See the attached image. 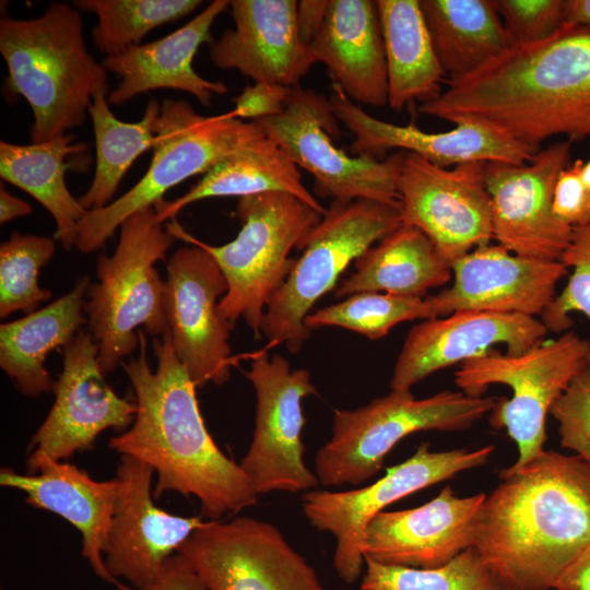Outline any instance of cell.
Wrapping results in <instances>:
<instances>
[{
	"mask_svg": "<svg viewBox=\"0 0 590 590\" xmlns=\"http://www.w3.org/2000/svg\"><path fill=\"white\" fill-rule=\"evenodd\" d=\"M418 110L451 123L474 122L522 144L558 134L590 137V25L565 23L550 37L514 44Z\"/></svg>",
	"mask_w": 590,
	"mask_h": 590,
	"instance_id": "1",
	"label": "cell"
},
{
	"mask_svg": "<svg viewBox=\"0 0 590 590\" xmlns=\"http://www.w3.org/2000/svg\"><path fill=\"white\" fill-rule=\"evenodd\" d=\"M152 350L155 369L148 358L145 333L140 331L138 356L121 364L133 389L135 416L129 428L110 438L109 447L156 472L154 497L166 492L193 496L202 514L213 519L256 505L259 496L241 467L208 432L197 386L168 335L154 338Z\"/></svg>",
	"mask_w": 590,
	"mask_h": 590,
	"instance_id": "2",
	"label": "cell"
},
{
	"mask_svg": "<svg viewBox=\"0 0 590 590\" xmlns=\"http://www.w3.org/2000/svg\"><path fill=\"white\" fill-rule=\"evenodd\" d=\"M485 496L473 532L506 590H551L590 542V465L544 450Z\"/></svg>",
	"mask_w": 590,
	"mask_h": 590,
	"instance_id": "3",
	"label": "cell"
},
{
	"mask_svg": "<svg viewBox=\"0 0 590 590\" xmlns=\"http://www.w3.org/2000/svg\"><path fill=\"white\" fill-rule=\"evenodd\" d=\"M0 52L5 91L32 109V143L81 127L93 96L108 91V71L88 52L82 16L68 3H51L34 19H1Z\"/></svg>",
	"mask_w": 590,
	"mask_h": 590,
	"instance_id": "4",
	"label": "cell"
},
{
	"mask_svg": "<svg viewBox=\"0 0 590 590\" xmlns=\"http://www.w3.org/2000/svg\"><path fill=\"white\" fill-rule=\"evenodd\" d=\"M113 255H99L97 281L90 284L86 330L98 347L104 374L111 373L139 347V332L154 338L167 331L166 283L155 264L166 257L175 237L164 229L153 206L122 222Z\"/></svg>",
	"mask_w": 590,
	"mask_h": 590,
	"instance_id": "5",
	"label": "cell"
},
{
	"mask_svg": "<svg viewBox=\"0 0 590 590\" xmlns=\"http://www.w3.org/2000/svg\"><path fill=\"white\" fill-rule=\"evenodd\" d=\"M156 141L146 173L126 193L105 208L85 211L75 248L88 253L102 248L122 222L151 208L175 186L208 173L226 156L267 135L258 121H244L228 111L198 114L184 99H164Z\"/></svg>",
	"mask_w": 590,
	"mask_h": 590,
	"instance_id": "6",
	"label": "cell"
},
{
	"mask_svg": "<svg viewBox=\"0 0 590 590\" xmlns=\"http://www.w3.org/2000/svg\"><path fill=\"white\" fill-rule=\"evenodd\" d=\"M496 401L460 390L424 399L411 390H391L362 408L335 410L332 436L316 455L315 474L322 486L358 485L378 473L404 437L421 430L468 429L491 413Z\"/></svg>",
	"mask_w": 590,
	"mask_h": 590,
	"instance_id": "7",
	"label": "cell"
},
{
	"mask_svg": "<svg viewBox=\"0 0 590 590\" xmlns=\"http://www.w3.org/2000/svg\"><path fill=\"white\" fill-rule=\"evenodd\" d=\"M236 214L241 228L232 241L212 246L193 239L212 255L227 281L220 315L232 326L241 317L260 338L266 308L295 263L291 251L303 249L323 214L278 191L239 198Z\"/></svg>",
	"mask_w": 590,
	"mask_h": 590,
	"instance_id": "8",
	"label": "cell"
},
{
	"mask_svg": "<svg viewBox=\"0 0 590 590\" xmlns=\"http://www.w3.org/2000/svg\"><path fill=\"white\" fill-rule=\"evenodd\" d=\"M589 365L590 340L570 330L521 354L493 349L467 361L456 370L455 384L460 391L475 398L495 384L511 389V398H497L489 424L495 429L505 428L516 442L518 459L507 469L517 470L545 450L547 414Z\"/></svg>",
	"mask_w": 590,
	"mask_h": 590,
	"instance_id": "9",
	"label": "cell"
},
{
	"mask_svg": "<svg viewBox=\"0 0 590 590\" xmlns=\"http://www.w3.org/2000/svg\"><path fill=\"white\" fill-rule=\"evenodd\" d=\"M399 225L400 205L365 199L332 200L266 308L261 334L269 344L285 343L291 353L298 352L311 334L305 319L312 306L335 287L352 261Z\"/></svg>",
	"mask_w": 590,
	"mask_h": 590,
	"instance_id": "10",
	"label": "cell"
},
{
	"mask_svg": "<svg viewBox=\"0 0 590 590\" xmlns=\"http://www.w3.org/2000/svg\"><path fill=\"white\" fill-rule=\"evenodd\" d=\"M256 121L298 167L314 177L319 196L400 205L397 185L405 152L381 160L350 156L340 150L332 141L340 135L339 120L324 96L293 86L281 114Z\"/></svg>",
	"mask_w": 590,
	"mask_h": 590,
	"instance_id": "11",
	"label": "cell"
},
{
	"mask_svg": "<svg viewBox=\"0 0 590 590\" xmlns=\"http://www.w3.org/2000/svg\"><path fill=\"white\" fill-rule=\"evenodd\" d=\"M494 450L487 445L476 450L432 451L421 444L412 457L387 469L386 474L363 488L332 492L311 489L302 498L309 523L335 539L333 566L341 580L353 583L362 574L363 536L369 521L390 504L417 491L485 464Z\"/></svg>",
	"mask_w": 590,
	"mask_h": 590,
	"instance_id": "12",
	"label": "cell"
},
{
	"mask_svg": "<svg viewBox=\"0 0 590 590\" xmlns=\"http://www.w3.org/2000/svg\"><path fill=\"white\" fill-rule=\"evenodd\" d=\"M166 229L191 244L177 249L166 264V334L197 387L222 386L233 363L228 338L234 326L217 309L227 281L212 255L178 223L173 221Z\"/></svg>",
	"mask_w": 590,
	"mask_h": 590,
	"instance_id": "13",
	"label": "cell"
},
{
	"mask_svg": "<svg viewBox=\"0 0 590 590\" xmlns=\"http://www.w3.org/2000/svg\"><path fill=\"white\" fill-rule=\"evenodd\" d=\"M245 376L256 391V420L251 444L240 461L259 495L270 492H308L319 481L304 460L302 402L317 394L307 369H291L283 356H256Z\"/></svg>",
	"mask_w": 590,
	"mask_h": 590,
	"instance_id": "14",
	"label": "cell"
},
{
	"mask_svg": "<svg viewBox=\"0 0 590 590\" xmlns=\"http://www.w3.org/2000/svg\"><path fill=\"white\" fill-rule=\"evenodd\" d=\"M177 553L208 590H323L282 533L255 518L206 521Z\"/></svg>",
	"mask_w": 590,
	"mask_h": 590,
	"instance_id": "15",
	"label": "cell"
},
{
	"mask_svg": "<svg viewBox=\"0 0 590 590\" xmlns=\"http://www.w3.org/2000/svg\"><path fill=\"white\" fill-rule=\"evenodd\" d=\"M52 391V406L28 446V474L46 461H63L91 449L108 428L121 433L133 423L135 404L106 381L97 344L86 329L62 349V370Z\"/></svg>",
	"mask_w": 590,
	"mask_h": 590,
	"instance_id": "16",
	"label": "cell"
},
{
	"mask_svg": "<svg viewBox=\"0 0 590 590\" xmlns=\"http://www.w3.org/2000/svg\"><path fill=\"white\" fill-rule=\"evenodd\" d=\"M486 163L468 162L448 169L404 154L397 185L401 223L425 233L451 266L493 238Z\"/></svg>",
	"mask_w": 590,
	"mask_h": 590,
	"instance_id": "17",
	"label": "cell"
},
{
	"mask_svg": "<svg viewBox=\"0 0 590 590\" xmlns=\"http://www.w3.org/2000/svg\"><path fill=\"white\" fill-rule=\"evenodd\" d=\"M570 143H553L522 165L485 164L493 238L508 251L559 260L568 247L574 227L554 214L552 202L557 177L570 165Z\"/></svg>",
	"mask_w": 590,
	"mask_h": 590,
	"instance_id": "18",
	"label": "cell"
},
{
	"mask_svg": "<svg viewBox=\"0 0 590 590\" xmlns=\"http://www.w3.org/2000/svg\"><path fill=\"white\" fill-rule=\"evenodd\" d=\"M153 473L146 463L120 456L119 493L103 550L109 574L134 590L149 588L166 559L204 523L200 516L181 517L157 507Z\"/></svg>",
	"mask_w": 590,
	"mask_h": 590,
	"instance_id": "19",
	"label": "cell"
},
{
	"mask_svg": "<svg viewBox=\"0 0 590 590\" xmlns=\"http://www.w3.org/2000/svg\"><path fill=\"white\" fill-rule=\"evenodd\" d=\"M547 329L535 317L459 310L415 324L397 358L391 390L411 388L442 368L482 356L503 344L508 354H521L543 342Z\"/></svg>",
	"mask_w": 590,
	"mask_h": 590,
	"instance_id": "20",
	"label": "cell"
},
{
	"mask_svg": "<svg viewBox=\"0 0 590 590\" xmlns=\"http://www.w3.org/2000/svg\"><path fill=\"white\" fill-rule=\"evenodd\" d=\"M451 269L452 285L432 295L438 317L459 310L541 316L568 268L559 260L522 257L487 244L458 259Z\"/></svg>",
	"mask_w": 590,
	"mask_h": 590,
	"instance_id": "21",
	"label": "cell"
},
{
	"mask_svg": "<svg viewBox=\"0 0 590 590\" xmlns=\"http://www.w3.org/2000/svg\"><path fill=\"white\" fill-rule=\"evenodd\" d=\"M328 99L337 119L353 134V155L380 158L388 151L399 149L448 167L476 161L522 165L540 151L474 122H460L445 132H425L413 125L379 120L352 102L334 83Z\"/></svg>",
	"mask_w": 590,
	"mask_h": 590,
	"instance_id": "22",
	"label": "cell"
},
{
	"mask_svg": "<svg viewBox=\"0 0 590 590\" xmlns=\"http://www.w3.org/2000/svg\"><path fill=\"white\" fill-rule=\"evenodd\" d=\"M485 496L460 497L447 485L416 508L384 510L366 527L363 555L387 566L440 567L473 546L474 524Z\"/></svg>",
	"mask_w": 590,
	"mask_h": 590,
	"instance_id": "23",
	"label": "cell"
},
{
	"mask_svg": "<svg viewBox=\"0 0 590 590\" xmlns=\"http://www.w3.org/2000/svg\"><path fill=\"white\" fill-rule=\"evenodd\" d=\"M295 0H233L235 27L210 45V57L219 69H235L255 83L287 87L316 63L297 30Z\"/></svg>",
	"mask_w": 590,
	"mask_h": 590,
	"instance_id": "24",
	"label": "cell"
},
{
	"mask_svg": "<svg viewBox=\"0 0 590 590\" xmlns=\"http://www.w3.org/2000/svg\"><path fill=\"white\" fill-rule=\"evenodd\" d=\"M0 484L23 492L28 505L54 512L75 527L82 535V555L96 576L119 590H134L109 574L103 555L119 493L117 477L96 481L74 464L46 461L35 474L1 469Z\"/></svg>",
	"mask_w": 590,
	"mask_h": 590,
	"instance_id": "25",
	"label": "cell"
},
{
	"mask_svg": "<svg viewBox=\"0 0 590 590\" xmlns=\"http://www.w3.org/2000/svg\"><path fill=\"white\" fill-rule=\"evenodd\" d=\"M229 2L214 0L175 32L133 46L120 55L105 57L103 67L121 79L119 85L108 94L109 104L121 105L157 88L187 92L203 105H210L214 95L225 94L226 85L199 75L192 60L202 44L211 45L214 42L212 24Z\"/></svg>",
	"mask_w": 590,
	"mask_h": 590,
	"instance_id": "26",
	"label": "cell"
},
{
	"mask_svg": "<svg viewBox=\"0 0 590 590\" xmlns=\"http://www.w3.org/2000/svg\"><path fill=\"white\" fill-rule=\"evenodd\" d=\"M333 83L352 101L388 104L385 43L377 1L329 0L322 25L308 46Z\"/></svg>",
	"mask_w": 590,
	"mask_h": 590,
	"instance_id": "27",
	"label": "cell"
},
{
	"mask_svg": "<svg viewBox=\"0 0 590 590\" xmlns=\"http://www.w3.org/2000/svg\"><path fill=\"white\" fill-rule=\"evenodd\" d=\"M90 284V279L82 276L71 291L52 303L1 323L0 366L22 394L36 398L54 390L46 358L52 351L63 349L86 324Z\"/></svg>",
	"mask_w": 590,
	"mask_h": 590,
	"instance_id": "28",
	"label": "cell"
},
{
	"mask_svg": "<svg viewBox=\"0 0 590 590\" xmlns=\"http://www.w3.org/2000/svg\"><path fill=\"white\" fill-rule=\"evenodd\" d=\"M451 276V264L430 238L401 223L355 260V271L340 283L335 297L364 292L424 297Z\"/></svg>",
	"mask_w": 590,
	"mask_h": 590,
	"instance_id": "29",
	"label": "cell"
},
{
	"mask_svg": "<svg viewBox=\"0 0 590 590\" xmlns=\"http://www.w3.org/2000/svg\"><path fill=\"white\" fill-rule=\"evenodd\" d=\"M299 167L268 135L237 150L213 166L188 192L154 206L158 222L173 220L187 205L209 198L291 193L315 210H326L304 186Z\"/></svg>",
	"mask_w": 590,
	"mask_h": 590,
	"instance_id": "30",
	"label": "cell"
},
{
	"mask_svg": "<svg viewBox=\"0 0 590 590\" xmlns=\"http://www.w3.org/2000/svg\"><path fill=\"white\" fill-rule=\"evenodd\" d=\"M71 133L31 144L0 142V176L37 200L56 223V239L70 250L76 245L85 210L68 189L67 158L84 153L87 146L75 143Z\"/></svg>",
	"mask_w": 590,
	"mask_h": 590,
	"instance_id": "31",
	"label": "cell"
},
{
	"mask_svg": "<svg viewBox=\"0 0 590 590\" xmlns=\"http://www.w3.org/2000/svg\"><path fill=\"white\" fill-rule=\"evenodd\" d=\"M388 75V104L436 98L446 76L436 57L420 0H377Z\"/></svg>",
	"mask_w": 590,
	"mask_h": 590,
	"instance_id": "32",
	"label": "cell"
},
{
	"mask_svg": "<svg viewBox=\"0 0 590 590\" xmlns=\"http://www.w3.org/2000/svg\"><path fill=\"white\" fill-rule=\"evenodd\" d=\"M447 80L465 76L512 45L492 0H420Z\"/></svg>",
	"mask_w": 590,
	"mask_h": 590,
	"instance_id": "33",
	"label": "cell"
},
{
	"mask_svg": "<svg viewBox=\"0 0 590 590\" xmlns=\"http://www.w3.org/2000/svg\"><path fill=\"white\" fill-rule=\"evenodd\" d=\"M106 92L93 96L88 109L95 138L96 166L90 188L78 200L85 211L105 208L133 162L153 150L161 104L151 99L140 121L125 122L109 108Z\"/></svg>",
	"mask_w": 590,
	"mask_h": 590,
	"instance_id": "34",
	"label": "cell"
},
{
	"mask_svg": "<svg viewBox=\"0 0 590 590\" xmlns=\"http://www.w3.org/2000/svg\"><path fill=\"white\" fill-rule=\"evenodd\" d=\"M199 0H79L73 4L94 13L97 24L92 32L95 47L106 57L122 54L141 45L153 28L180 20L193 12Z\"/></svg>",
	"mask_w": 590,
	"mask_h": 590,
	"instance_id": "35",
	"label": "cell"
},
{
	"mask_svg": "<svg viewBox=\"0 0 590 590\" xmlns=\"http://www.w3.org/2000/svg\"><path fill=\"white\" fill-rule=\"evenodd\" d=\"M432 318H438L432 295L408 297L364 292L310 312L305 319V327L310 332L322 327H340L369 340H378L401 322Z\"/></svg>",
	"mask_w": 590,
	"mask_h": 590,
	"instance_id": "36",
	"label": "cell"
},
{
	"mask_svg": "<svg viewBox=\"0 0 590 590\" xmlns=\"http://www.w3.org/2000/svg\"><path fill=\"white\" fill-rule=\"evenodd\" d=\"M364 564L361 590H506L474 546L432 569Z\"/></svg>",
	"mask_w": 590,
	"mask_h": 590,
	"instance_id": "37",
	"label": "cell"
},
{
	"mask_svg": "<svg viewBox=\"0 0 590 590\" xmlns=\"http://www.w3.org/2000/svg\"><path fill=\"white\" fill-rule=\"evenodd\" d=\"M56 252L51 237L14 232L0 246V317L26 315L51 297L39 285V272Z\"/></svg>",
	"mask_w": 590,
	"mask_h": 590,
	"instance_id": "38",
	"label": "cell"
},
{
	"mask_svg": "<svg viewBox=\"0 0 590 590\" xmlns=\"http://www.w3.org/2000/svg\"><path fill=\"white\" fill-rule=\"evenodd\" d=\"M573 268L567 285L541 315L547 331L566 332L573 324L570 314L582 312L590 318V223L574 227L573 237L560 259Z\"/></svg>",
	"mask_w": 590,
	"mask_h": 590,
	"instance_id": "39",
	"label": "cell"
},
{
	"mask_svg": "<svg viewBox=\"0 0 590 590\" xmlns=\"http://www.w3.org/2000/svg\"><path fill=\"white\" fill-rule=\"evenodd\" d=\"M514 44L550 37L565 24L566 0H492Z\"/></svg>",
	"mask_w": 590,
	"mask_h": 590,
	"instance_id": "40",
	"label": "cell"
},
{
	"mask_svg": "<svg viewBox=\"0 0 590 590\" xmlns=\"http://www.w3.org/2000/svg\"><path fill=\"white\" fill-rule=\"evenodd\" d=\"M550 414L558 424L562 447L590 465V365L575 377Z\"/></svg>",
	"mask_w": 590,
	"mask_h": 590,
	"instance_id": "41",
	"label": "cell"
},
{
	"mask_svg": "<svg viewBox=\"0 0 590 590\" xmlns=\"http://www.w3.org/2000/svg\"><path fill=\"white\" fill-rule=\"evenodd\" d=\"M582 165L583 161L577 160L563 169L554 187L553 212L571 227L590 223V189L580 175Z\"/></svg>",
	"mask_w": 590,
	"mask_h": 590,
	"instance_id": "42",
	"label": "cell"
},
{
	"mask_svg": "<svg viewBox=\"0 0 590 590\" xmlns=\"http://www.w3.org/2000/svg\"><path fill=\"white\" fill-rule=\"evenodd\" d=\"M291 88L264 82L247 85L233 98L235 108L232 111L235 117L250 121L279 115L285 107Z\"/></svg>",
	"mask_w": 590,
	"mask_h": 590,
	"instance_id": "43",
	"label": "cell"
},
{
	"mask_svg": "<svg viewBox=\"0 0 590 590\" xmlns=\"http://www.w3.org/2000/svg\"><path fill=\"white\" fill-rule=\"evenodd\" d=\"M145 590H208L191 566L178 553L163 564L154 582Z\"/></svg>",
	"mask_w": 590,
	"mask_h": 590,
	"instance_id": "44",
	"label": "cell"
},
{
	"mask_svg": "<svg viewBox=\"0 0 590 590\" xmlns=\"http://www.w3.org/2000/svg\"><path fill=\"white\" fill-rule=\"evenodd\" d=\"M329 0H303L297 5V30L302 43L309 46L319 32Z\"/></svg>",
	"mask_w": 590,
	"mask_h": 590,
	"instance_id": "45",
	"label": "cell"
},
{
	"mask_svg": "<svg viewBox=\"0 0 590 590\" xmlns=\"http://www.w3.org/2000/svg\"><path fill=\"white\" fill-rule=\"evenodd\" d=\"M555 590H590V542L560 577Z\"/></svg>",
	"mask_w": 590,
	"mask_h": 590,
	"instance_id": "46",
	"label": "cell"
},
{
	"mask_svg": "<svg viewBox=\"0 0 590 590\" xmlns=\"http://www.w3.org/2000/svg\"><path fill=\"white\" fill-rule=\"evenodd\" d=\"M32 212L31 205L13 194L3 186L0 189V223L4 224L16 217L28 215Z\"/></svg>",
	"mask_w": 590,
	"mask_h": 590,
	"instance_id": "47",
	"label": "cell"
},
{
	"mask_svg": "<svg viewBox=\"0 0 590 590\" xmlns=\"http://www.w3.org/2000/svg\"><path fill=\"white\" fill-rule=\"evenodd\" d=\"M565 23L590 25V0H566Z\"/></svg>",
	"mask_w": 590,
	"mask_h": 590,
	"instance_id": "48",
	"label": "cell"
},
{
	"mask_svg": "<svg viewBox=\"0 0 590 590\" xmlns=\"http://www.w3.org/2000/svg\"><path fill=\"white\" fill-rule=\"evenodd\" d=\"M580 175L586 186L590 189V160L587 163L583 162Z\"/></svg>",
	"mask_w": 590,
	"mask_h": 590,
	"instance_id": "49",
	"label": "cell"
},
{
	"mask_svg": "<svg viewBox=\"0 0 590 590\" xmlns=\"http://www.w3.org/2000/svg\"><path fill=\"white\" fill-rule=\"evenodd\" d=\"M1 590H4V589H1Z\"/></svg>",
	"mask_w": 590,
	"mask_h": 590,
	"instance_id": "50",
	"label": "cell"
}]
</instances>
